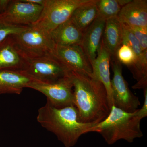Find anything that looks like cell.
<instances>
[{"instance_id":"7402d4cb","label":"cell","mask_w":147,"mask_h":147,"mask_svg":"<svg viewBox=\"0 0 147 147\" xmlns=\"http://www.w3.org/2000/svg\"><path fill=\"white\" fill-rule=\"evenodd\" d=\"M28 27V26H14L8 24L0 16V42L9 36L20 33Z\"/></svg>"},{"instance_id":"4fadbf2b","label":"cell","mask_w":147,"mask_h":147,"mask_svg":"<svg viewBox=\"0 0 147 147\" xmlns=\"http://www.w3.org/2000/svg\"><path fill=\"white\" fill-rule=\"evenodd\" d=\"M26 64V60L16 48L11 35L0 42V71H21Z\"/></svg>"},{"instance_id":"44dd1931","label":"cell","mask_w":147,"mask_h":147,"mask_svg":"<svg viewBox=\"0 0 147 147\" xmlns=\"http://www.w3.org/2000/svg\"><path fill=\"white\" fill-rule=\"evenodd\" d=\"M115 57L121 64L130 69L134 65L137 60L134 52L127 44L122 43L117 50Z\"/></svg>"},{"instance_id":"603a6c76","label":"cell","mask_w":147,"mask_h":147,"mask_svg":"<svg viewBox=\"0 0 147 147\" xmlns=\"http://www.w3.org/2000/svg\"><path fill=\"white\" fill-rule=\"evenodd\" d=\"M127 26L139 41L142 50H147V28Z\"/></svg>"},{"instance_id":"484cf974","label":"cell","mask_w":147,"mask_h":147,"mask_svg":"<svg viewBox=\"0 0 147 147\" xmlns=\"http://www.w3.org/2000/svg\"><path fill=\"white\" fill-rule=\"evenodd\" d=\"M23 1L26 2L43 6L45 4L46 0H23Z\"/></svg>"},{"instance_id":"d4e9b609","label":"cell","mask_w":147,"mask_h":147,"mask_svg":"<svg viewBox=\"0 0 147 147\" xmlns=\"http://www.w3.org/2000/svg\"><path fill=\"white\" fill-rule=\"evenodd\" d=\"M11 1V0H0V15L4 13Z\"/></svg>"},{"instance_id":"30bf717a","label":"cell","mask_w":147,"mask_h":147,"mask_svg":"<svg viewBox=\"0 0 147 147\" xmlns=\"http://www.w3.org/2000/svg\"><path fill=\"white\" fill-rule=\"evenodd\" d=\"M53 54L71 71L93 76L91 64L81 45L55 46Z\"/></svg>"},{"instance_id":"3957f363","label":"cell","mask_w":147,"mask_h":147,"mask_svg":"<svg viewBox=\"0 0 147 147\" xmlns=\"http://www.w3.org/2000/svg\"><path fill=\"white\" fill-rule=\"evenodd\" d=\"M136 111L127 113L113 105L106 118L93 126L90 132L100 134L108 145L120 140L132 143L134 139L143 136L141 120L137 117Z\"/></svg>"},{"instance_id":"7c38bea8","label":"cell","mask_w":147,"mask_h":147,"mask_svg":"<svg viewBox=\"0 0 147 147\" xmlns=\"http://www.w3.org/2000/svg\"><path fill=\"white\" fill-rule=\"evenodd\" d=\"M122 24L123 38L122 43L127 44L133 50L137 60L134 66L129 69L137 82L147 81V50L143 51L139 41L127 25Z\"/></svg>"},{"instance_id":"5bb4252c","label":"cell","mask_w":147,"mask_h":147,"mask_svg":"<svg viewBox=\"0 0 147 147\" xmlns=\"http://www.w3.org/2000/svg\"><path fill=\"white\" fill-rule=\"evenodd\" d=\"M117 18L129 26L147 28V0H131L122 7Z\"/></svg>"},{"instance_id":"4316f807","label":"cell","mask_w":147,"mask_h":147,"mask_svg":"<svg viewBox=\"0 0 147 147\" xmlns=\"http://www.w3.org/2000/svg\"><path fill=\"white\" fill-rule=\"evenodd\" d=\"M131 0H118L120 5L122 7L131 1Z\"/></svg>"},{"instance_id":"d6986e66","label":"cell","mask_w":147,"mask_h":147,"mask_svg":"<svg viewBox=\"0 0 147 147\" xmlns=\"http://www.w3.org/2000/svg\"><path fill=\"white\" fill-rule=\"evenodd\" d=\"M96 0L80 6L74 11L70 19L83 33L90 26L98 16Z\"/></svg>"},{"instance_id":"52a82bcc","label":"cell","mask_w":147,"mask_h":147,"mask_svg":"<svg viewBox=\"0 0 147 147\" xmlns=\"http://www.w3.org/2000/svg\"><path fill=\"white\" fill-rule=\"evenodd\" d=\"M26 88L36 90L44 94L47 98V101L55 108L74 105L71 73L69 76L53 83H42L32 80Z\"/></svg>"},{"instance_id":"5b68a950","label":"cell","mask_w":147,"mask_h":147,"mask_svg":"<svg viewBox=\"0 0 147 147\" xmlns=\"http://www.w3.org/2000/svg\"><path fill=\"white\" fill-rule=\"evenodd\" d=\"M21 72L32 80L50 83L69 76L71 71L51 54L26 60V65Z\"/></svg>"},{"instance_id":"8992f818","label":"cell","mask_w":147,"mask_h":147,"mask_svg":"<svg viewBox=\"0 0 147 147\" xmlns=\"http://www.w3.org/2000/svg\"><path fill=\"white\" fill-rule=\"evenodd\" d=\"M90 0H46L39 19L32 25L51 32L68 21L76 9Z\"/></svg>"},{"instance_id":"ac0fdd59","label":"cell","mask_w":147,"mask_h":147,"mask_svg":"<svg viewBox=\"0 0 147 147\" xmlns=\"http://www.w3.org/2000/svg\"><path fill=\"white\" fill-rule=\"evenodd\" d=\"M123 38L122 24L117 17L106 20L102 42L112 57L115 56L117 50L122 43Z\"/></svg>"},{"instance_id":"6da1fadb","label":"cell","mask_w":147,"mask_h":147,"mask_svg":"<svg viewBox=\"0 0 147 147\" xmlns=\"http://www.w3.org/2000/svg\"><path fill=\"white\" fill-rule=\"evenodd\" d=\"M74 104L79 121L97 124L104 120L111 110L108 94L103 84L93 76L71 71Z\"/></svg>"},{"instance_id":"cb8c5ba5","label":"cell","mask_w":147,"mask_h":147,"mask_svg":"<svg viewBox=\"0 0 147 147\" xmlns=\"http://www.w3.org/2000/svg\"><path fill=\"white\" fill-rule=\"evenodd\" d=\"M144 100L143 106L136 111L137 117L141 120L147 116V88L144 89Z\"/></svg>"},{"instance_id":"ba28073f","label":"cell","mask_w":147,"mask_h":147,"mask_svg":"<svg viewBox=\"0 0 147 147\" xmlns=\"http://www.w3.org/2000/svg\"><path fill=\"white\" fill-rule=\"evenodd\" d=\"M111 59L113 72L111 81L113 105L129 113H133L141 105L139 98L133 94L124 78L121 64L115 57Z\"/></svg>"},{"instance_id":"9a60e30c","label":"cell","mask_w":147,"mask_h":147,"mask_svg":"<svg viewBox=\"0 0 147 147\" xmlns=\"http://www.w3.org/2000/svg\"><path fill=\"white\" fill-rule=\"evenodd\" d=\"M111 55L108 50L101 45L97 57L92 65L93 76L101 82L105 87L110 107L113 105L112 89L110 77V66Z\"/></svg>"},{"instance_id":"7a4b0ae2","label":"cell","mask_w":147,"mask_h":147,"mask_svg":"<svg viewBox=\"0 0 147 147\" xmlns=\"http://www.w3.org/2000/svg\"><path fill=\"white\" fill-rule=\"evenodd\" d=\"M37 121L42 127L55 134L65 147L75 146L79 138L89 133L95 125L81 122L74 105L57 108L47 101L38 109Z\"/></svg>"},{"instance_id":"e0dca14e","label":"cell","mask_w":147,"mask_h":147,"mask_svg":"<svg viewBox=\"0 0 147 147\" xmlns=\"http://www.w3.org/2000/svg\"><path fill=\"white\" fill-rule=\"evenodd\" d=\"M32 79L21 71H0V94H20Z\"/></svg>"},{"instance_id":"9c48e42d","label":"cell","mask_w":147,"mask_h":147,"mask_svg":"<svg viewBox=\"0 0 147 147\" xmlns=\"http://www.w3.org/2000/svg\"><path fill=\"white\" fill-rule=\"evenodd\" d=\"M43 8V6L26 2L23 0H11L6 10L0 16L11 25L29 26L38 20Z\"/></svg>"},{"instance_id":"277c9868","label":"cell","mask_w":147,"mask_h":147,"mask_svg":"<svg viewBox=\"0 0 147 147\" xmlns=\"http://www.w3.org/2000/svg\"><path fill=\"white\" fill-rule=\"evenodd\" d=\"M11 36L16 48L26 60L53 54L55 47L50 32L34 25Z\"/></svg>"},{"instance_id":"ffe728a7","label":"cell","mask_w":147,"mask_h":147,"mask_svg":"<svg viewBox=\"0 0 147 147\" xmlns=\"http://www.w3.org/2000/svg\"><path fill=\"white\" fill-rule=\"evenodd\" d=\"M98 16L105 20L117 17L121 9L118 0H96Z\"/></svg>"},{"instance_id":"8fae6325","label":"cell","mask_w":147,"mask_h":147,"mask_svg":"<svg viewBox=\"0 0 147 147\" xmlns=\"http://www.w3.org/2000/svg\"><path fill=\"white\" fill-rule=\"evenodd\" d=\"M105 22V19L97 16L83 34L80 45L92 65L97 57L101 48Z\"/></svg>"},{"instance_id":"2e32d148","label":"cell","mask_w":147,"mask_h":147,"mask_svg":"<svg viewBox=\"0 0 147 147\" xmlns=\"http://www.w3.org/2000/svg\"><path fill=\"white\" fill-rule=\"evenodd\" d=\"M83 34L70 18L50 32L55 46L80 45Z\"/></svg>"}]
</instances>
